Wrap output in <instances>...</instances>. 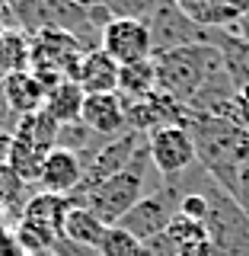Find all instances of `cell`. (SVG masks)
Segmentation results:
<instances>
[{
  "label": "cell",
  "instance_id": "cell-18",
  "mask_svg": "<svg viewBox=\"0 0 249 256\" xmlns=\"http://www.w3.org/2000/svg\"><path fill=\"white\" fill-rule=\"evenodd\" d=\"M118 96L125 102H138L144 96L157 93V68L154 58L147 61H134V64H122L118 68Z\"/></svg>",
  "mask_w": 249,
  "mask_h": 256
},
{
  "label": "cell",
  "instance_id": "cell-17",
  "mask_svg": "<svg viewBox=\"0 0 249 256\" xmlns=\"http://www.w3.org/2000/svg\"><path fill=\"white\" fill-rule=\"evenodd\" d=\"M83 100H86V93H83V86H80L77 80H61V84L45 96V112L61 128L64 125H74V122H80Z\"/></svg>",
  "mask_w": 249,
  "mask_h": 256
},
{
  "label": "cell",
  "instance_id": "cell-2",
  "mask_svg": "<svg viewBox=\"0 0 249 256\" xmlns=\"http://www.w3.org/2000/svg\"><path fill=\"white\" fill-rule=\"evenodd\" d=\"M154 68H157V90L163 96H173L186 109L211 84L227 77L218 48L211 45H189V48H176V52H160L154 54Z\"/></svg>",
  "mask_w": 249,
  "mask_h": 256
},
{
  "label": "cell",
  "instance_id": "cell-12",
  "mask_svg": "<svg viewBox=\"0 0 249 256\" xmlns=\"http://www.w3.org/2000/svg\"><path fill=\"white\" fill-rule=\"evenodd\" d=\"M70 212V202L64 196H51V192H35L29 196L26 208H22V224H32L35 230L48 234L51 240H61V230H64V218Z\"/></svg>",
  "mask_w": 249,
  "mask_h": 256
},
{
  "label": "cell",
  "instance_id": "cell-26",
  "mask_svg": "<svg viewBox=\"0 0 249 256\" xmlns=\"http://www.w3.org/2000/svg\"><path fill=\"white\" fill-rule=\"evenodd\" d=\"M179 214H182V218H189V221H202L205 224V218H208V198L202 196V192H182Z\"/></svg>",
  "mask_w": 249,
  "mask_h": 256
},
{
  "label": "cell",
  "instance_id": "cell-14",
  "mask_svg": "<svg viewBox=\"0 0 249 256\" xmlns=\"http://www.w3.org/2000/svg\"><path fill=\"white\" fill-rule=\"evenodd\" d=\"M77 84L83 86V93H115L118 90V64L109 58L102 48H90L83 54L77 68Z\"/></svg>",
  "mask_w": 249,
  "mask_h": 256
},
{
  "label": "cell",
  "instance_id": "cell-22",
  "mask_svg": "<svg viewBox=\"0 0 249 256\" xmlns=\"http://www.w3.org/2000/svg\"><path fill=\"white\" fill-rule=\"evenodd\" d=\"M163 237L173 244L176 253H182V250H192V246L205 244V240H208V228L202 221H189V218H182V214H176V218L170 221V228L163 230Z\"/></svg>",
  "mask_w": 249,
  "mask_h": 256
},
{
  "label": "cell",
  "instance_id": "cell-3",
  "mask_svg": "<svg viewBox=\"0 0 249 256\" xmlns=\"http://www.w3.org/2000/svg\"><path fill=\"white\" fill-rule=\"evenodd\" d=\"M202 196L208 198V240L218 246L221 256H249V214L224 192L211 176H205Z\"/></svg>",
  "mask_w": 249,
  "mask_h": 256
},
{
  "label": "cell",
  "instance_id": "cell-1",
  "mask_svg": "<svg viewBox=\"0 0 249 256\" xmlns=\"http://www.w3.org/2000/svg\"><path fill=\"white\" fill-rule=\"evenodd\" d=\"M147 176L163 180V176L157 173L150 154H147V144H144V148L138 150V157L131 160L128 170H122L118 176H109V180L96 182V186H77V192L67 198V202L77 205V208H90L96 218L106 221L109 228H112V224L122 221L144 196L163 189V186H157V182H150Z\"/></svg>",
  "mask_w": 249,
  "mask_h": 256
},
{
  "label": "cell",
  "instance_id": "cell-20",
  "mask_svg": "<svg viewBox=\"0 0 249 256\" xmlns=\"http://www.w3.org/2000/svg\"><path fill=\"white\" fill-rule=\"evenodd\" d=\"M29 58H32V45L26 42V36L13 29L0 32V70L6 74H16V70H29Z\"/></svg>",
  "mask_w": 249,
  "mask_h": 256
},
{
  "label": "cell",
  "instance_id": "cell-32",
  "mask_svg": "<svg viewBox=\"0 0 249 256\" xmlns=\"http://www.w3.org/2000/svg\"><path fill=\"white\" fill-rule=\"evenodd\" d=\"M0 6H3V0H0Z\"/></svg>",
  "mask_w": 249,
  "mask_h": 256
},
{
  "label": "cell",
  "instance_id": "cell-7",
  "mask_svg": "<svg viewBox=\"0 0 249 256\" xmlns=\"http://www.w3.org/2000/svg\"><path fill=\"white\" fill-rule=\"evenodd\" d=\"M99 48L118 64V68H122V64L154 58L150 29H147V22H141V20H109L106 26H102Z\"/></svg>",
  "mask_w": 249,
  "mask_h": 256
},
{
  "label": "cell",
  "instance_id": "cell-8",
  "mask_svg": "<svg viewBox=\"0 0 249 256\" xmlns=\"http://www.w3.org/2000/svg\"><path fill=\"white\" fill-rule=\"evenodd\" d=\"M144 144H147V138H144V134H134V132H125V134H118V138L106 141L83 164V182H80V186H96V182H102V180H109V176H118L122 170H128Z\"/></svg>",
  "mask_w": 249,
  "mask_h": 256
},
{
  "label": "cell",
  "instance_id": "cell-13",
  "mask_svg": "<svg viewBox=\"0 0 249 256\" xmlns=\"http://www.w3.org/2000/svg\"><path fill=\"white\" fill-rule=\"evenodd\" d=\"M211 48H218L224 70L234 80L237 90H249V42L237 36L230 29H214L211 32Z\"/></svg>",
  "mask_w": 249,
  "mask_h": 256
},
{
  "label": "cell",
  "instance_id": "cell-5",
  "mask_svg": "<svg viewBox=\"0 0 249 256\" xmlns=\"http://www.w3.org/2000/svg\"><path fill=\"white\" fill-rule=\"evenodd\" d=\"M179 198H182L179 192L163 182V189H157V192H150V196H144L141 202L134 205L122 221H118V228L128 230L134 240L147 244V240H154V237L163 234V230L170 228V221L179 214Z\"/></svg>",
  "mask_w": 249,
  "mask_h": 256
},
{
  "label": "cell",
  "instance_id": "cell-28",
  "mask_svg": "<svg viewBox=\"0 0 249 256\" xmlns=\"http://www.w3.org/2000/svg\"><path fill=\"white\" fill-rule=\"evenodd\" d=\"M230 32H237V36L243 38V42H249V10L243 13V20H240V22H237V26L230 29Z\"/></svg>",
  "mask_w": 249,
  "mask_h": 256
},
{
  "label": "cell",
  "instance_id": "cell-15",
  "mask_svg": "<svg viewBox=\"0 0 249 256\" xmlns=\"http://www.w3.org/2000/svg\"><path fill=\"white\" fill-rule=\"evenodd\" d=\"M0 86H3V96H6V102H10V109L19 118L35 116V112L45 109V90L38 86V80H35L32 70L6 74L3 80H0Z\"/></svg>",
  "mask_w": 249,
  "mask_h": 256
},
{
  "label": "cell",
  "instance_id": "cell-29",
  "mask_svg": "<svg viewBox=\"0 0 249 256\" xmlns=\"http://www.w3.org/2000/svg\"><path fill=\"white\" fill-rule=\"evenodd\" d=\"M6 230H10V218H6V212L0 208V237H3Z\"/></svg>",
  "mask_w": 249,
  "mask_h": 256
},
{
  "label": "cell",
  "instance_id": "cell-30",
  "mask_svg": "<svg viewBox=\"0 0 249 256\" xmlns=\"http://www.w3.org/2000/svg\"><path fill=\"white\" fill-rule=\"evenodd\" d=\"M42 256H54V250H51V253H42Z\"/></svg>",
  "mask_w": 249,
  "mask_h": 256
},
{
  "label": "cell",
  "instance_id": "cell-9",
  "mask_svg": "<svg viewBox=\"0 0 249 256\" xmlns=\"http://www.w3.org/2000/svg\"><path fill=\"white\" fill-rule=\"evenodd\" d=\"M80 122L90 128L93 134H99L102 141H112L118 134L128 132V118H125V102L118 93H90L83 100V112Z\"/></svg>",
  "mask_w": 249,
  "mask_h": 256
},
{
  "label": "cell",
  "instance_id": "cell-19",
  "mask_svg": "<svg viewBox=\"0 0 249 256\" xmlns=\"http://www.w3.org/2000/svg\"><path fill=\"white\" fill-rule=\"evenodd\" d=\"M58 134H61V125H58V122H54V118L42 109V112H35V116L19 118V125H16L13 138H19V141L32 144L35 150L48 154V150L58 148Z\"/></svg>",
  "mask_w": 249,
  "mask_h": 256
},
{
  "label": "cell",
  "instance_id": "cell-6",
  "mask_svg": "<svg viewBox=\"0 0 249 256\" xmlns=\"http://www.w3.org/2000/svg\"><path fill=\"white\" fill-rule=\"evenodd\" d=\"M147 154H150V160H154L157 173L163 176V182L179 180L182 173H189L192 166L198 164L195 141H192L186 125H170V128L154 132L147 138Z\"/></svg>",
  "mask_w": 249,
  "mask_h": 256
},
{
  "label": "cell",
  "instance_id": "cell-16",
  "mask_svg": "<svg viewBox=\"0 0 249 256\" xmlns=\"http://www.w3.org/2000/svg\"><path fill=\"white\" fill-rule=\"evenodd\" d=\"M109 224L99 221L90 208H77L70 205L67 218H64V230H61V240H67V244L74 246H83V250H99L102 237H106Z\"/></svg>",
  "mask_w": 249,
  "mask_h": 256
},
{
  "label": "cell",
  "instance_id": "cell-23",
  "mask_svg": "<svg viewBox=\"0 0 249 256\" xmlns=\"http://www.w3.org/2000/svg\"><path fill=\"white\" fill-rule=\"evenodd\" d=\"M96 256H144V244L134 240L128 230H122L118 224H112L106 230V237H102Z\"/></svg>",
  "mask_w": 249,
  "mask_h": 256
},
{
  "label": "cell",
  "instance_id": "cell-4",
  "mask_svg": "<svg viewBox=\"0 0 249 256\" xmlns=\"http://www.w3.org/2000/svg\"><path fill=\"white\" fill-rule=\"evenodd\" d=\"M150 42H154V54L160 52H176V48L189 45H211V29H202L189 20L173 0H157L147 20Z\"/></svg>",
  "mask_w": 249,
  "mask_h": 256
},
{
  "label": "cell",
  "instance_id": "cell-11",
  "mask_svg": "<svg viewBox=\"0 0 249 256\" xmlns=\"http://www.w3.org/2000/svg\"><path fill=\"white\" fill-rule=\"evenodd\" d=\"M195 26L202 29H234L249 10L246 0H173Z\"/></svg>",
  "mask_w": 249,
  "mask_h": 256
},
{
  "label": "cell",
  "instance_id": "cell-24",
  "mask_svg": "<svg viewBox=\"0 0 249 256\" xmlns=\"http://www.w3.org/2000/svg\"><path fill=\"white\" fill-rule=\"evenodd\" d=\"M112 20H147L157 0H99Z\"/></svg>",
  "mask_w": 249,
  "mask_h": 256
},
{
  "label": "cell",
  "instance_id": "cell-27",
  "mask_svg": "<svg viewBox=\"0 0 249 256\" xmlns=\"http://www.w3.org/2000/svg\"><path fill=\"white\" fill-rule=\"evenodd\" d=\"M16 125H19V116L10 109V102H6V96H3V86H0V132H16Z\"/></svg>",
  "mask_w": 249,
  "mask_h": 256
},
{
  "label": "cell",
  "instance_id": "cell-31",
  "mask_svg": "<svg viewBox=\"0 0 249 256\" xmlns=\"http://www.w3.org/2000/svg\"><path fill=\"white\" fill-rule=\"evenodd\" d=\"M3 166H6V164H0V170H3Z\"/></svg>",
  "mask_w": 249,
  "mask_h": 256
},
{
  "label": "cell",
  "instance_id": "cell-10",
  "mask_svg": "<svg viewBox=\"0 0 249 256\" xmlns=\"http://www.w3.org/2000/svg\"><path fill=\"white\" fill-rule=\"evenodd\" d=\"M80 182H83V164H80V157L64 150V148L48 150L42 173H38V192H51V196L70 198Z\"/></svg>",
  "mask_w": 249,
  "mask_h": 256
},
{
  "label": "cell",
  "instance_id": "cell-21",
  "mask_svg": "<svg viewBox=\"0 0 249 256\" xmlns=\"http://www.w3.org/2000/svg\"><path fill=\"white\" fill-rule=\"evenodd\" d=\"M42 164H45V154L42 150H35L32 144L26 141H19V138H13L10 144V157H6V166L19 176L22 182H38V173H42Z\"/></svg>",
  "mask_w": 249,
  "mask_h": 256
},
{
  "label": "cell",
  "instance_id": "cell-25",
  "mask_svg": "<svg viewBox=\"0 0 249 256\" xmlns=\"http://www.w3.org/2000/svg\"><path fill=\"white\" fill-rule=\"evenodd\" d=\"M224 192H227V196L234 198V202H237V205L249 214V160H246V164L234 173V180H230L227 186H224Z\"/></svg>",
  "mask_w": 249,
  "mask_h": 256
}]
</instances>
